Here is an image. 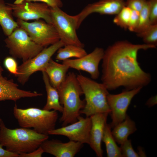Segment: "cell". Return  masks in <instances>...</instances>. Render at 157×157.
<instances>
[{
	"instance_id": "6da1fadb",
	"label": "cell",
	"mask_w": 157,
	"mask_h": 157,
	"mask_svg": "<svg viewBox=\"0 0 157 157\" xmlns=\"http://www.w3.org/2000/svg\"><path fill=\"white\" fill-rule=\"evenodd\" d=\"M156 48L126 41H118L109 46L104 51L102 59V83L110 90L122 86L130 90L147 85L151 81V76L140 66L138 53L141 49Z\"/></svg>"
},
{
	"instance_id": "7a4b0ae2",
	"label": "cell",
	"mask_w": 157,
	"mask_h": 157,
	"mask_svg": "<svg viewBox=\"0 0 157 157\" xmlns=\"http://www.w3.org/2000/svg\"><path fill=\"white\" fill-rule=\"evenodd\" d=\"M49 138L48 135L29 128L9 129L1 119L0 121V144L12 153L19 155L32 152Z\"/></svg>"
},
{
	"instance_id": "3957f363",
	"label": "cell",
	"mask_w": 157,
	"mask_h": 157,
	"mask_svg": "<svg viewBox=\"0 0 157 157\" xmlns=\"http://www.w3.org/2000/svg\"><path fill=\"white\" fill-rule=\"evenodd\" d=\"M57 90L60 103L63 108L60 121L63 126H64L77 120L80 116V111L85 106V101L80 98L83 92L76 76L73 72L68 74Z\"/></svg>"
},
{
	"instance_id": "277c9868",
	"label": "cell",
	"mask_w": 157,
	"mask_h": 157,
	"mask_svg": "<svg viewBox=\"0 0 157 157\" xmlns=\"http://www.w3.org/2000/svg\"><path fill=\"white\" fill-rule=\"evenodd\" d=\"M76 77L85 97V104L80 114L90 117L98 113H110L107 99L109 93L105 85L81 74L77 75Z\"/></svg>"
},
{
	"instance_id": "5b68a950",
	"label": "cell",
	"mask_w": 157,
	"mask_h": 157,
	"mask_svg": "<svg viewBox=\"0 0 157 157\" xmlns=\"http://www.w3.org/2000/svg\"><path fill=\"white\" fill-rule=\"evenodd\" d=\"M13 114L21 127L33 128L38 133L47 135L55 129L58 118L57 112L54 110L35 108L21 109L16 104L13 108Z\"/></svg>"
},
{
	"instance_id": "8992f818",
	"label": "cell",
	"mask_w": 157,
	"mask_h": 157,
	"mask_svg": "<svg viewBox=\"0 0 157 157\" xmlns=\"http://www.w3.org/2000/svg\"><path fill=\"white\" fill-rule=\"evenodd\" d=\"M4 41L12 57L20 59L23 62L34 57L44 48L34 42L26 31L19 26Z\"/></svg>"
},
{
	"instance_id": "52a82bcc",
	"label": "cell",
	"mask_w": 157,
	"mask_h": 157,
	"mask_svg": "<svg viewBox=\"0 0 157 157\" xmlns=\"http://www.w3.org/2000/svg\"><path fill=\"white\" fill-rule=\"evenodd\" d=\"M52 24L64 45L72 44L83 47L76 31L78 29L75 15H69L59 7L51 8Z\"/></svg>"
},
{
	"instance_id": "ba28073f",
	"label": "cell",
	"mask_w": 157,
	"mask_h": 157,
	"mask_svg": "<svg viewBox=\"0 0 157 157\" xmlns=\"http://www.w3.org/2000/svg\"><path fill=\"white\" fill-rule=\"evenodd\" d=\"M60 40L48 47H44L34 57L23 63L18 66V81L24 85L29 77L35 72L43 71L52 56L60 48L64 46Z\"/></svg>"
},
{
	"instance_id": "9c48e42d",
	"label": "cell",
	"mask_w": 157,
	"mask_h": 157,
	"mask_svg": "<svg viewBox=\"0 0 157 157\" xmlns=\"http://www.w3.org/2000/svg\"><path fill=\"white\" fill-rule=\"evenodd\" d=\"M18 26L23 28L31 40L44 48L54 44L60 40L53 25L40 19L29 22L17 19Z\"/></svg>"
},
{
	"instance_id": "30bf717a",
	"label": "cell",
	"mask_w": 157,
	"mask_h": 157,
	"mask_svg": "<svg viewBox=\"0 0 157 157\" xmlns=\"http://www.w3.org/2000/svg\"><path fill=\"white\" fill-rule=\"evenodd\" d=\"M8 3L11 7L13 16L18 19L25 21L41 19L52 24L51 7L45 3L24 1Z\"/></svg>"
},
{
	"instance_id": "8fae6325",
	"label": "cell",
	"mask_w": 157,
	"mask_h": 157,
	"mask_svg": "<svg viewBox=\"0 0 157 157\" xmlns=\"http://www.w3.org/2000/svg\"><path fill=\"white\" fill-rule=\"evenodd\" d=\"M142 88L126 90L117 94H108V103L110 110L112 121L111 128L124 121L127 115V109L134 97L139 92Z\"/></svg>"
},
{
	"instance_id": "7c38bea8",
	"label": "cell",
	"mask_w": 157,
	"mask_h": 157,
	"mask_svg": "<svg viewBox=\"0 0 157 157\" xmlns=\"http://www.w3.org/2000/svg\"><path fill=\"white\" fill-rule=\"evenodd\" d=\"M91 125L90 117L85 118L80 116L76 121L69 125L55 129L50 131L48 134L63 135L70 140L89 144Z\"/></svg>"
},
{
	"instance_id": "4fadbf2b",
	"label": "cell",
	"mask_w": 157,
	"mask_h": 157,
	"mask_svg": "<svg viewBox=\"0 0 157 157\" xmlns=\"http://www.w3.org/2000/svg\"><path fill=\"white\" fill-rule=\"evenodd\" d=\"M104 51L102 48L96 47L91 52L82 57L66 60L63 63L69 68L86 72L90 74L92 78L96 79L99 76V65L103 59Z\"/></svg>"
},
{
	"instance_id": "5bb4252c",
	"label": "cell",
	"mask_w": 157,
	"mask_h": 157,
	"mask_svg": "<svg viewBox=\"0 0 157 157\" xmlns=\"http://www.w3.org/2000/svg\"><path fill=\"white\" fill-rule=\"evenodd\" d=\"M125 6L123 0H100L86 6L79 13L75 15L78 28L90 15L95 13L101 15H117Z\"/></svg>"
},
{
	"instance_id": "9a60e30c",
	"label": "cell",
	"mask_w": 157,
	"mask_h": 157,
	"mask_svg": "<svg viewBox=\"0 0 157 157\" xmlns=\"http://www.w3.org/2000/svg\"><path fill=\"white\" fill-rule=\"evenodd\" d=\"M83 144L69 140L63 143L56 139H47L44 141L40 147L44 153L56 157H74L80 151Z\"/></svg>"
},
{
	"instance_id": "2e32d148",
	"label": "cell",
	"mask_w": 157,
	"mask_h": 157,
	"mask_svg": "<svg viewBox=\"0 0 157 157\" xmlns=\"http://www.w3.org/2000/svg\"><path fill=\"white\" fill-rule=\"evenodd\" d=\"M3 70L0 69V101L12 100L15 102L24 98L40 96L41 93L22 90L12 80L8 79L2 75Z\"/></svg>"
},
{
	"instance_id": "e0dca14e",
	"label": "cell",
	"mask_w": 157,
	"mask_h": 157,
	"mask_svg": "<svg viewBox=\"0 0 157 157\" xmlns=\"http://www.w3.org/2000/svg\"><path fill=\"white\" fill-rule=\"evenodd\" d=\"M108 113H100L90 116L92 125L90 134L89 145L97 156L102 157L103 151L101 142Z\"/></svg>"
},
{
	"instance_id": "ac0fdd59",
	"label": "cell",
	"mask_w": 157,
	"mask_h": 157,
	"mask_svg": "<svg viewBox=\"0 0 157 157\" xmlns=\"http://www.w3.org/2000/svg\"><path fill=\"white\" fill-rule=\"evenodd\" d=\"M69 67L51 58L43 71L47 75L52 85L57 90L65 81Z\"/></svg>"
},
{
	"instance_id": "d6986e66",
	"label": "cell",
	"mask_w": 157,
	"mask_h": 157,
	"mask_svg": "<svg viewBox=\"0 0 157 157\" xmlns=\"http://www.w3.org/2000/svg\"><path fill=\"white\" fill-rule=\"evenodd\" d=\"M42 73L43 79L47 93V102L43 109L47 110H53L62 113L63 108L60 102L58 91L51 84L49 78L45 72L42 71Z\"/></svg>"
},
{
	"instance_id": "ffe728a7",
	"label": "cell",
	"mask_w": 157,
	"mask_h": 157,
	"mask_svg": "<svg viewBox=\"0 0 157 157\" xmlns=\"http://www.w3.org/2000/svg\"><path fill=\"white\" fill-rule=\"evenodd\" d=\"M13 16L11 7L3 0H0V25L7 36L19 26Z\"/></svg>"
},
{
	"instance_id": "44dd1931",
	"label": "cell",
	"mask_w": 157,
	"mask_h": 157,
	"mask_svg": "<svg viewBox=\"0 0 157 157\" xmlns=\"http://www.w3.org/2000/svg\"><path fill=\"white\" fill-rule=\"evenodd\" d=\"M112 135L118 144H121L137 130L135 124L127 115L125 119L113 128Z\"/></svg>"
},
{
	"instance_id": "7402d4cb",
	"label": "cell",
	"mask_w": 157,
	"mask_h": 157,
	"mask_svg": "<svg viewBox=\"0 0 157 157\" xmlns=\"http://www.w3.org/2000/svg\"><path fill=\"white\" fill-rule=\"evenodd\" d=\"M110 124L106 125L102 139L105 144L108 157H122L120 147L117 145L111 133Z\"/></svg>"
},
{
	"instance_id": "603a6c76",
	"label": "cell",
	"mask_w": 157,
	"mask_h": 157,
	"mask_svg": "<svg viewBox=\"0 0 157 157\" xmlns=\"http://www.w3.org/2000/svg\"><path fill=\"white\" fill-rule=\"evenodd\" d=\"M57 52L56 58L63 61L71 58H79L87 54L83 47L72 44L65 45Z\"/></svg>"
},
{
	"instance_id": "cb8c5ba5",
	"label": "cell",
	"mask_w": 157,
	"mask_h": 157,
	"mask_svg": "<svg viewBox=\"0 0 157 157\" xmlns=\"http://www.w3.org/2000/svg\"><path fill=\"white\" fill-rule=\"evenodd\" d=\"M142 38L145 44L156 46L157 44V24H151L142 31L137 33Z\"/></svg>"
},
{
	"instance_id": "d4e9b609",
	"label": "cell",
	"mask_w": 157,
	"mask_h": 157,
	"mask_svg": "<svg viewBox=\"0 0 157 157\" xmlns=\"http://www.w3.org/2000/svg\"><path fill=\"white\" fill-rule=\"evenodd\" d=\"M139 13L138 23L135 31L137 33L142 31L151 24L149 18V5L148 0H147Z\"/></svg>"
},
{
	"instance_id": "484cf974",
	"label": "cell",
	"mask_w": 157,
	"mask_h": 157,
	"mask_svg": "<svg viewBox=\"0 0 157 157\" xmlns=\"http://www.w3.org/2000/svg\"><path fill=\"white\" fill-rule=\"evenodd\" d=\"M131 11L130 8L124 6L114 19V23L122 28L128 29Z\"/></svg>"
},
{
	"instance_id": "4316f807",
	"label": "cell",
	"mask_w": 157,
	"mask_h": 157,
	"mask_svg": "<svg viewBox=\"0 0 157 157\" xmlns=\"http://www.w3.org/2000/svg\"><path fill=\"white\" fill-rule=\"evenodd\" d=\"M120 147L122 157H138V154L134 150L131 140L127 139L120 144Z\"/></svg>"
},
{
	"instance_id": "83f0119b",
	"label": "cell",
	"mask_w": 157,
	"mask_h": 157,
	"mask_svg": "<svg viewBox=\"0 0 157 157\" xmlns=\"http://www.w3.org/2000/svg\"><path fill=\"white\" fill-rule=\"evenodd\" d=\"M3 65L10 73L17 76L18 74L17 64L15 59L12 57H7L4 59Z\"/></svg>"
},
{
	"instance_id": "f1b7e54d",
	"label": "cell",
	"mask_w": 157,
	"mask_h": 157,
	"mask_svg": "<svg viewBox=\"0 0 157 157\" xmlns=\"http://www.w3.org/2000/svg\"><path fill=\"white\" fill-rule=\"evenodd\" d=\"M151 24H157V0H148Z\"/></svg>"
},
{
	"instance_id": "f546056e",
	"label": "cell",
	"mask_w": 157,
	"mask_h": 157,
	"mask_svg": "<svg viewBox=\"0 0 157 157\" xmlns=\"http://www.w3.org/2000/svg\"><path fill=\"white\" fill-rule=\"evenodd\" d=\"M24 1H40L46 4L51 8H60L63 6L61 0H16L13 3L18 4Z\"/></svg>"
},
{
	"instance_id": "4dcf8cb0",
	"label": "cell",
	"mask_w": 157,
	"mask_h": 157,
	"mask_svg": "<svg viewBox=\"0 0 157 157\" xmlns=\"http://www.w3.org/2000/svg\"><path fill=\"white\" fill-rule=\"evenodd\" d=\"M147 0H127L125 6L132 10L140 12L144 6Z\"/></svg>"
},
{
	"instance_id": "1f68e13d",
	"label": "cell",
	"mask_w": 157,
	"mask_h": 157,
	"mask_svg": "<svg viewBox=\"0 0 157 157\" xmlns=\"http://www.w3.org/2000/svg\"><path fill=\"white\" fill-rule=\"evenodd\" d=\"M139 14V12L132 10L128 28L130 31L135 32L138 23Z\"/></svg>"
},
{
	"instance_id": "d6a6232c",
	"label": "cell",
	"mask_w": 157,
	"mask_h": 157,
	"mask_svg": "<svg viewBox=\"0 0 157 157\" xmlns=\"http://www.w3.org/2000/svg\"><path fill=\"white\" fill-rule=\"evenodd\" d=\"M44 153L42 148L40 146L35 150L30 152L23 154L19 155V157H41Z\"/></svg>"
},
{
	"instance_id": "836d02e7",
	"label": "cell",
	"mask_w": 157,
	"mask_h": 157,
	"mask_svg": "<svg viewBox=\"0 0 157 157\" xmlns=\"http://www.w3.org/2000/svg\"><path fill=\"white\" fill-rule=\"evenodd\" d=\"M3 146L0 144V157H18L19 155L10 152L3 148Z\"/></svg>"
},
{
	"instance_id": "e575fe53",
	"label": "cell",
	"mask_w": 157,
	"mask_h": 157,
	"mask_svg": "<svg viewBox=\"0 0 157 157\" xmlns=\"http://www.w3.org/2000/svg\"><path fill=\"white\" fill-rule=\"evenodd\" d=\"M157 104V96L150 98L147 101L146 105L149 107H151Z\"/></svg>"
},
{
	"instance_id": "d590c367",
	"label": "cell",
	"mask_w": 157,
	"mask_h": 157,
	"mask_svg": "<svg viewBox=\"0 0 157 157\" xmlns=\"http://www.w3.org/2000/svg\"><path fill=\"white\" fill-rule=\"evenodd\" d=\"M1 119L0 118V121L1 120Z\"/></svg>"
},
{
	"instance_id": "8d00e7d4",
	"label": "cell",
	"mask_w": 157,
	"mask_h": 157,
	"mask_svg": "<svg viewBox=\"0 0 157 157\" xmlns=\"http://www.w3.org/2000/svg\"></svg>"
},
{
	"instance_id": "74e56055",
	"label": "cell",
	"mask_w": 157,
	"mask_h": 157,
	"mask_svg": "<svg viewBox=\"0 0 157 157\" xmlns=\"http://www.w3.org/2000/svg\"></svg>"
}]
</instances>
